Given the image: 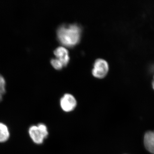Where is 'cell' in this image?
Returning <instances> with one entry per match:
<instances>
[{"label": "cell", "instance_id": "cell-1", "mask_svg": "<svg viewBox=\"0 0 154 154\" xmlns=\"http://www.w3.org/2000/svg\"><path fill=\"white\" fill-rule=\"evenodd\" d=\"M81 33V28L76 24L61 25L57 30L59 40L62 44L68 47L73 46L79 42Z\"/></svg>", "mask_w": 154, "mask_h": 154}, {"label": "cell", "instance_id": "cell-2", "mask_svg": "<svg viewBox=\"0 0 154 154\" xmlns=\"http://www.w3.org/2000/svg\"><path fill=\"white\" fill-rule=\"evenodd\" d=\"M109 66L107 62L103 59H97L94 63L92 73L96 78H104L107 74Z\"/></svg>", "mask_w": 154, "mask_h": 154}, {"label": "cell", "instance_id": "cell-3", "mask_svg": "<svg viewBox=\"0 0 154 154\" xmlns=\"http://www.w3.org/2000/svg\"><path fill=\"white\" fill-rule=\"evenodd\" d=\"M77 102L74 96L69 94H66L61 98V108L65 112H70L76 107Z\"/></svg>", "mask_w": 154, "mask_h": 154}, {"label": "cell", "instance_id": "cell-4", "mask_svg": "<svg viewBox=\"0 0 154 154\" xmlns=\"http://www.w3.org/2000/svg\"><path fill=\"white\" fill-rule=\"evenodd\" d=\"M28 133L30 137L34 143L37 144H41L43 143L45 138L37 125L30 126L28 130Z\"/></svg>", "mask_w": 154, "mask_h": 154}, {"label": "cell", "instance_id": "cell-5", "mask_svg": "<svg viewBox=\"0 0 154 154\" xmlns=\"http://www.w3.org/2000/svg\"><path fill=\"white\" fill-rule=\"evenodd\" d=\"M54 53L57 58L60 61L63 66L67 65L69 60V57L68 51L66 48L63 46H59L56 48Z\"/></svg>", "mask_w": 154, "mask_h": 154}, {"label": "cell", "instance_id": "cell-6", "mask_svg": "<svg viewBox=\"0 0 154 154\" xmlns=\"http://www.w3.org/2000/svg\"><path fill=\"white\" fill-rule=\"evenodd\" d=\"M144 144L147 151L154 154V131L146 133L144 137Z\"/></svg>", "mask_w": 154, "mask_h": 154}, {"label": "cell", "instance_id": "cell-7", "mask_svg": "<svg viewBox=\"0 0 154 154\" xmlns=\"http://www.w3.org/2000/svg\"><path fill=\"white\" fill-rule=\"evenodd\" d=\"M8 128L5 124L0 122V143L7 141L10 137Z\"/></svg>", "mask_w": 154, "mask_h": 154}, {"label": "cell", "instance_id": "cell-8", "mask_svg": "<svg viewBox=\"0 0 154 154\" xmlns=\"http://www.w3.org/2000/svg\"><path fill=\"white\" fill-rule=\"evenodd\" d=\"M6 93V81L5 78L0 74V102L2 100L3 97Z\"/></svg>", "mask_w": 154, "mask_h": 154}, {"label": "cell", "instance_id": "cell-9", "mask_svg": "<svg viewBox=\"0 0 154 154\" xmlns=\"http://www.w3.org/2000/svg\"><path fill=\"white\" fill-rule=\"evenodd\" d=\"M39 130L43 135L45 138H46L48 136V131L47 126L43 123H39L37 125Z\"/></svg>", "mask_w": 154, "mask_h": 154}, {"label": "cell", "instance_id": "cell-10", "mask_svg": "<svg viewBox=\"0 0 154 154\" xmlns=\"http://www.w3.org/2000/svg\"><path fill=\"white\" fill-rule=\"evenodd\" d=\"M51 63L54 68L57 69H60L63 66V64L57 58H52L51 60Z\"/></svg>", "mask_w": 154, "mask_h": 154}, {"label": "cell", "instance_id": "cell-11", "mask_svg": "<svg viewBox=\"0 0 154 154\" xmlns=\"http://www.w3.org/2000/svg\"><path fill=\"white\" fill-rule=\"evenodd\" d=\"M152 85L153 89L154 90V78L153 81L152 83Z\"/></svg>", "mask_w": 154, "mask_h": 154}]
</instances>
